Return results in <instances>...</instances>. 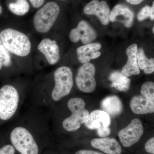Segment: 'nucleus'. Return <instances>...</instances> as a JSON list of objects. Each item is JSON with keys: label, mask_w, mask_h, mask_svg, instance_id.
<instances>
[{"label": "nucleus", "mask_w": 154, "mask_h": 154, "mask_svg": "<svg viewBox=\"0 0 154 154\" xmlns=\"http://www.w3.org/2000/svg\"><path fill=\"white\" fill-rule=\"evenodd\" d=\"M0 38L8 51L20 57L28 55L31 51V45L28 36L18 30L7 28L0 33Z\"/></svg>", "instance_id": "nucleus-1"}, {"label": "nucleus", "mask_w": 154, "mask_h": 154, "mask_svg": "<svg viewBox=\"0 0 154 154\" xmlns=\"http://www.w3.org/2000/svg\"><path fill=\"white\" fill-rule=\"evenodd\" d=\"M85 105V101L81 98H72L69 100L67 106L72 114L63 122V126L67 131H75L85 123L90 114Z\"/></svg>", "instance_id": "nucleus-2"}, {"label": "nucleus", "mask_w": 154, "mask_h": 154, "mask_svg": "<svg viewBox=\"0 0 154 154\" xmlns=\"http://www.w3.org/2000/svg\"><path fill=\"white\" fill-rule=\"evenodd\" d=\"M60 9L57 3L49 2L37 11L33 18V25L40 33L48 32L52 28L59 14Z\"/></svg>", "instance_id": "nucleus-3"}, {"label": "nucleus", "mask_w": 154, "mask_h": 154, "mask_svg": "<svg viewBox=\"0 0 154 154\" xmlns=\"http://www.w3.org/2000/svg\"><path fill=\"white\" fill-rule=\"evenodd\" d=\"M10 139L14 148L21 154H38V148L33 135L23 127H17L11 132Z\"/></svg>", "instance_id": "nucleus-4"}, {"label": "nucleus", "mask_w": 154, "mask_h": 154, "mask_svg": "<svg viewBox=\"0 0 154 154\" xmlns=\"http://www.w3.org/2000/svg\"><path fill=\"white\" fill-rule=\"evenodd\" d=\"M55 85L51 93L54 101L58 102L68 95L73 86V74L67 66H61L56 70L54 73Z\"/></svg>", "instance_id": "nucleus-5"}, {"label": "nucleus", "mask_w": 154, "mask_h": 154, "mask_svg": "<svg viewBox=\"0 0 154 154\" xmlns=\"http://www.w3.org/2000/svg\"><path fill=\"white\" fill-rule=\"evenodd\" d=\"M19 94L13 86L6 85L0 89V119L7 120L16 113L19 105Z\"/></svg>", "instance_id": "nucleus-6"}, {"label": "nucleus", "mask_w": 154, "mask_h": 154, "mask_svg": "<svg viewBox=\"0 0 154 154\" xmlns=\"http://www.w3.org/2000/svg\"><path fill=\"white\" fill-rule=\"evenodd\" d=\"M96 69L93 64H83L78 71L75 82L78 88L83 92L91 93L95 91L96 83L95 78Z\"/></svg>", "instance_id": "nucleus-7"}, {"label": "nucleus", "mask_w": 154, "mask_h": 154, "mask_svg": "<svg viewBox=\"0 0 154 154\" xmlns=\"http://www.w3.org/2000/svg\"><path fill=\"white\" fill-rule=\"evenodd\" d=\"M143 131L141 122L138 119H134L127 126L119 131L118 136L123 146L129 147L140 140Z\"/></svg>", "instance_id": "nucleus-8"}, {"label": "nucleus", "mask_w": 154, "mask_h": 154, "mask_svg": "<svg viewBox=\"0 0 154 154\" xmlns=\"http://www.w3.org/2000/svg\"><path fill=\"white\" fill-rule=\"evenodd\" d=\"M96 31L86 21H80L76 28L71 30L69 38L72 42L77 43L80 40L84 44H90L97 38Z\"/></svg>", "instance_id": "nucleus-9"}, {"label": "nucleus", "mask_w": 154, "mask_h": 154, "mask_svg": "<svg viewBox=\"0 0 154 154\" xmlns=\"http://www.w3.org/2000/svg\"><path fill=\"white\" fill-rule=\"evenodd\" d=\"M84 12L87 15L96 16L102 25H107L110 22V8L105 1L92 0L85 7Z\"/></svg>", "instance_id": "nucleus-10"}, {"label": "nucleus", "mask_w": 154, "mask_h": 154, "mask_svg": "<svg viewBox=\"0 0 154 154\" xmlns=\"http://www.w3.org/2000/svg\"><path fill=\"white\" fill-rule=\"evenodd\" d=\"M134 17V13L127 6L118 4L110 12V21L121 22L126 28H129L132 26Z\"/></svg>", "instance_id": "nucleus-11"}, {"label": "nucleus", "mask_w": 154, "mask_h": 154, "mask_svg": "<svg viewBox=\"0 0 154 154\" xmlns=\"http://www.w3.org/2000/svg\"><path fill=\"white\" fill-rule=\"evenodd\" d=\"M85 125L90 129L97 131L109 128L111 120L109 115L102 110H95L89 114Z\"/></svg>", "instance_id": "nucleus-12"}, {"label": "nucleus", "mask_w": 154, "mask_h": 154, "mask_svg": "<svg viewBox=\"0 0 154 154\" xmlns=\"http://www.w3.org/2000/svg\"><path fill=\"white\" fill-rule=\"evenodd\" d=\"M38 49L44 54L50 64H55L59 60V47L55 40L44 38L38 44Z\"/></svg>", "instance_id": "nucleus-13"}, {"label": "nucleus", "mask_w": 154, "mask_h": 154, "mask_svg": "<svg viewBox=\"0 0 154 154\" xmlns=\"http://www.w3.org/2000/svg\"><path fill=\"white\" fill-rule=\"evenodd\" d=\"M91 145L95 148L107 154H121V146L113 138L101 137L95 138L91 141Z\"/></svg>", "instance_id": "nucleus-14"}, {"label": "nucleus", "mask_w": 154, "mask_h": 154, "mask_svg": "<svg viewBox=\"0 0 154 154\" xmlns=\"http://www.w3.org/2000/svg\"><path fill=\"white\" fill-rule=\"evenodd\" d=\"M137 45L136 44L131 45L127 48V62L122 70V72L127 77L138 75L140 73L137 58Z\"/></svg>", "instance_id": "nucleus-15"}, {"label": "nucleus", "mask_w": 154, "mask_h": 154, "mask_svg": "<svg viewBox=\"0 0 154 154\" xmlns=\"http://www.w3.org/2000/svg\"><path fill=\"white\" fill-rule=\"evenodd\" d=\"M102 48L99 43H90L78 48L77 49L78 60L81 63H88L91 60L95 59L101 55L99 51Z\"/></svg>", "instance_id": "nucleus-16"}, {"label": "nucleus", "mask_w": 154, "mask_h": 154, "mask_svg": "<svg viewBox=\"0 0 154 154\" xmlns=\"http://www.w3.org/2000/svg\"><path fill=\"white\" fill-rule=\"evenodd\" d=\"M130 107L136 114L152 113L154 112V102L145 98L142 95H137L131 99Z\"/></svg>", "instance_id": "nucleus-17"}, {"label": "nucleus", "mask_w": 154, "mask_h": 154, "mask_svg": "<svg viewBox=\"0 0 154 154\" xmlns=\"http://www.w3.org/2000/svg\"><path fill=\"white\" fill-rule=\"evenodd\" d=\"M101 107L103 111L112 117L121 114L123 108L121 100L116 96L106 97L101 102Z\"/></svg>", "instance_id": "nucleus-18"}, {"label": "nucleus", "mask_w": 154, "mask_h": 154, "mask_svg": "<svg viewBox=\"0 0 154 154\" xmlns=\"http://www.w3.org/2000/svg\"><path fill=\"white\" fill-rule=\"evenodd\" d=\"M109 79L111 82V87L119 91L126 92L129 89L131 80L121 72H112L109 76Z\"/></svg>", "instance_id": "nucleus-19"}, {"label": "nucleus", "mask_w": 154, "mask_h": 154, "mask_svg": "<svg viewBox=\"0 0 154 154\" xmlns=\"http://www.w3.org/2000/svg\"><path fill=\"white\" fill-rule=\"evenodd\" d=\"M137 61L139 68L143 70L144 72L146 74H150L154 71V59L151 58H148L145 54L143 48L138 49Z\"/></svg>", "instance_id": "nucleus-20"}, {"label": "nucleus", "mask_w": 154, "mask_h": 154, "mask_svg": "<svg viewBox=\"0 0 154 154\" xmlns=\"http://www.w3.org/2000/svg\"><path fill=\"white\" fill-rule=\"evenodd\" d=\"M9 9L15 15L23 16L28 13L30 5L27 0H17L16 2L9 4Z\"/></svg>", "instance_id": "nucleus-21"}, {"label": "nucleus", "mask_w": 154, "mask_h": 154, "mask_svg": "<svg viewBox=\"0 0 154 154\" xmlns=\"http://www.w3.org/2000/svg\"><path fill=\"white\" fill-rule=\"evenodd\" d=\"M141 94L145 98L152 101H154V84L151 82L143 83L141 86Z\"/></svg>", "instance_id": "nucleus-22"}, {"label": "nucleus", "mask_w": 154, "mask_h": 154, "mask_svg": "<svg viewBox=\"0 0 154 154\" xmlns=\"http://www.w3.org/2000/svg\"><path fill=\"white\" fill-rule=\"evenodd\" d=\"M11 63V58L8 51L5 48L0 38V70L3 66H9Z\"/></svg>", "instance_id": "nucleus-23"}, {"label": "nucleus", "mask_w": 154, "mask_h": 154, "mask_svg": "<svg viewBox=\"0 0 154 154\" xmlns=\"http://www.w3.org/2000/svg\"><path fill=\"white\" fill-rule=\"evenodd\" d=\"M149 17L152 20L154 19V3L153 2L152 7L145 6L138 14L137 18L139 21H143Z\"/></svg>", "instance_id": "nucleus-24"}, {"label": "nucleus", "mask_w": 154, "mask_h": 154, "mask_svg": "<svg viewBox=\"0 0 154 154\" xmlns=\"http://www.w3.org/2000/svg\"><path fill=\"white\" fill-rule=\"evenodd\" d=\"M15 148L11 145H6L0 149V154H14Z\"/></svg>", "instance_id": "nucleus-25"}, {"label": "nucleus", "mask_w": 154, "mask_h": 154, "mask_svg": "<svg viewBox=\"0 0 154 154\" xmlns=\"http://www.w3.org/2000/svg\"><path fill=\"white\" fill-rule=\"evenodd\" d=\"M146 151L152 154L154 153V138L152 137L146 142L145 145Z\"/></svg>", "instance_id": "nucleus-26"}, {"label": "nucleus", "mask_w": 154, "mask_h": 154, "mask_svg": "<svg viewBox=\"0 0 154 154\" xmlns=\"http://www.w3.org/2000/svg\"><path fill=\"white\" fill-rule=\"evenodd\" d=\"M33 8H38L42 5L45 0H29Z\"/></svg>", "instance_id": "nucleus-27"}, {"label": "nucleus", "mask_w": 154, "mask_h": 154, "mask_svg": "<svg viewBox=\"0 0 154 154\" xmlns=\"http://www.w3.org/2000/svg\"><path fill=\"white\" fill-rule=\"evenodd\" d=\"M75 154H103L99 152L95 151L90 150H82L79 151Z\"/></svg>", "instance_id": "nucleus-28"}, {"label": "nucleus", "mask_w": 154, "mask_h": 154, "mask_svg": "<svg viewBox=\"0 0 154 154\" xmlns=\"http://www.w3.org/2000/svg\"><path fill=\"white\" fill-rule=\"evenodd\" d=\"M144 0H126L128 3L132 5H137L142 2Z\"/></svg>", "instance_id": "nucleus-29"}, {"label": "nucleus", "mask_w": 154, "mask_h": 154, "mask_svg": "<svg viewBox=\"0 0 154 154\" xmlns=\"http://www.w3.org/2000/svg\"><path fill=\"white\" fill-rule=\"evenodd\" d=\"M2 7L0 5V15L2 14Z\"/></svg>", "instance_id": "nucleus-30"}, {"label": "nucleus", "mask_w": 154, "mask_h": 154, "mask_svg": "<svg viewBox=\"0 0 154 154\" xmlns=\"http://www.w3.org/2000/svg\"><path fill=\"white\" fill-rule=\"evenodd\" d=\"M152 31L153 33H154V27H153L152 30Z\"/></svg>", "instance_id": "nucleus-31"}, {"label": "nucleus", "mask_w": 154, "mask_h": 154, "mask_svg": "<svg viewBox=\"0 0 154 154\" xmlns=\"http://www.w3.org/2000/svg\"><path fill=\"white\" fill-rule=\"evenodd\" d=\"M62 1H64V0H62Z\"/></svg>", "instance_id": "nucleus-32"}, {"label": "nucleus", "mask_w": 154, "mask_h": 154, "mask_svg": "<svg viewBox=\"0 0 154 154\" xmlns=\"http://www.w3.org/2000/svg\"></svg>", "instance_id": "nucleus-33"}]
</instances>
